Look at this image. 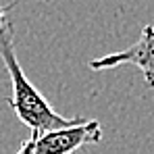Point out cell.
<instances>
[{
	"instance_id": "6da1fadb",
	"label": "cell",
	"mask_w": 154,
	"mask_h": 154,
	"mask_svg": "<svg viewBox=\"0 0 154 154\" xmlns=\"http://www.w3.org/2000/svg\"><path fill=\"white\" fill-rule=\"evenodd\" d=\"M0 58L6 67L11 83H13V96L6 100V104L13 106L19 121L31 129V133L42 135V133H48L54 129L71 127L81 121V119H67V117L58 115L50 106V102L40 94V90L27 79L25 71L17 58L15 31L8 21L4 25H0Z\"/></svg>"
},
{
	"instance_id": "7a4b0ae2",
	"label": "cell",
	"mask_w": 154,
	"mask_h": 154,
	"mask_svg": "<svg viewBox=\"0 0 154 154\" xmlns=\"http://www.w3.org/2000/svg\"><path fill=\"white\" fill-rule=\"evenodd\" d=\"M102 140V125L96 119H81L71 127L54 129L48 133H33V154H71Z\"/></svg>"
},
{
	"instance_id": "3957f363",
	"label": "cell",
	"mask_w": 154,
	"mask_h": 154,
	"mask_svg": "<svg viewBox=\"0 0 154 154\" xmlns=\"http://www.w3.org/2000/svg\"><path fill=\"white\" fill-rule=\"evenodd\" d=\"M121 65L137 67L144 75L146 85L154 88V27L150 23H146L142 27L140 40L135 44H131L129 48L104 54V56H98V58L88 63V67L92 71H106V69H115Z\"/></svg>"
},
{
	"instance_id": "277c9868",
	"label": "cell",
	"mask_w": 154,
	"mask_h": 154,
	"mask_svg": "<svg viewBox=\"0 0 154 154\" xmlns=\"http://www.w3.org/2000/svg\"><path fill=\"white\" fill-rule=\"evenodd\" d=\"M17 154H33V133H31V137L27 140L25 144H21V148H19Z\"/></svg>"
},
{
	"instance_id": "5b68a950",
	"label": "cell",
	"mask_w": 154,
	"mask_h": 154,
	"mask_svg": "<svg viewBox=\"0 0 154 154\" xmlns=\"http://www.w3.org/2000/svg\"><path fill=\"white\" fill-rule=\"evenodd\" d=\"M13 6H17V4H11V6H6V8H4V6H0V25H4V23H6V13H8Z\"/></svg>"
},
{
	"instance_id": "8992f818",
	"label": "cell",
	"mask_w": 154,
	"mask_h": 154,
	"mask_svg": "<svg viewBox=\"0 0 154 154\" xmlns=\"http://www.w3.org/2000/svg\"><path fill=\"white\" fill-rule=\"evenodd\" d=\"M2 102H4V100H2V98H0V104H2Z\"/></svg>"
},
{
	"instance_id": "52a82bcc",
	"label": "cell",
	"mask_w": 154,
	"mask_h": 154,
	"mask_svg": "<svg viewBox=\"0 0 154 154\" xmlns=\"http://www.w3.org/2000/svg\"><path fill=\"white\" fill-rule=\"evenodd\" d=\"M44 2H50V0H44Z\"/></svg>"
}]
</instances>
